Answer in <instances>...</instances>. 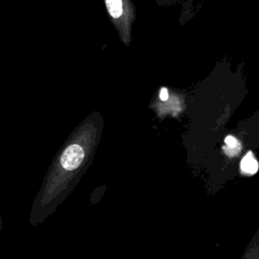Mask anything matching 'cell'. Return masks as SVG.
<instances>
[{"label":"cell","instance_id":"2","mask_svg":"<svg viewBox=\"0 0 259 259\" xmlns=\"http://www.w3.org/2000/svg\"><path fill=\"white\" fill-rule=\"evenodd\" d=\"M84 158V151L83 149L77 145L73 144L70 145L62 154L61 156V165L64 169L71 171L76 169L82 162Z\"/></svg>","mask_w":259,"mask_h":259},{"label":"cell","instance_id":"3","mask_svg":"<svg viewBox=\"0 0 259 259\" xmlns=\"http://www.w3.org/2000/svg\"><path fill=\"white\" fill-rule=\"evenodd\" d=\"M241 170L247 174H255L258 170V162L252 152H248L241 161Z\"/></svg>","mask_w":259,"mask_h":259},{"label":"cell","instance_id":"1","mask_svg":"<svg viewBox=\"0 0 259 259\" xmlns=\"http://www.w3.org/2000/svg\"><path fill=\"white\" fill-rule=\"evenodd\" d=\"M108 17L119 40L128 48L133 39V24L137 18V9L132 0H103Z\"/></svg>","mask_w":259,"mask_h":259},{"label":"cell","instance_id":"5","mask_svg":"<svg viewBox=\"0 0 259 259\" xmlns=\"http://www.w3.org/2000/svg\"><path fill=\"white\" fill-rule=\"evenodd\" d=\"M157 5L163 6V7H170L177 3H179L181 0H153Z\"/></svg>","mask_w":259,"mask_h":259},{"label":"cell","instance_id":"4","mask_svg":"<svg viewBox=\"0 0 259 259\" xmlns=\"http://www.w3.org/2000/svg\"><path fill=\"white\" fill-rule=\"evenodd\" d=\"M225 143H226V147L224 149L229 156H234L240 151V144L237 141V139L234 138L233 136H228L225 139Z\"/></svg>","mask_w":259,"mask_h":259},{"label":"cell","instance_id":"6","mask_svg":"<svg viewBox=\"0 0 259 259\" xmlns=\"http://www.w3.org/2000/svg\"><path fill=\"white\" fill-rule=\"evenodd\" d=\"M160 98L161 100H167L168 99V91L166 88H162L160 91Z\"/></svg>","mask_w":259,"mask_h":259}]
</instances>
